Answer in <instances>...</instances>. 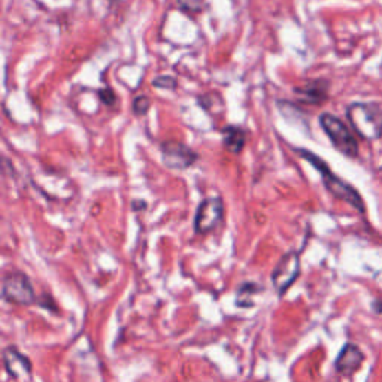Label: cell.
Returning a JSON list of instances; mask_svg holds the SVG:
<instances>
[{
  "label": "cell",
  "mask_w": 382,
  "mask_h": 382,
  "mask_svg": "<svg viewBox=\"0 0 382 382\" xmlns=\"http://www.w3.org/2000/svg\"><path fill=\"white\" fill-rule=\"evenodd\" d=\"M297 153L304 158H306L308 162L312 165L319 173H321L324 185L328 190V193L333 194L336 199L348 203V205H351L354 209H357L359 212H361V214L366 211V206H364V202L359 194V191L355 190L354 187H351L348 182H345L343 180H341V178H337L335 173H332L330 169H328V166L323 162L321 158L314 156L312 153H309V151H304V149H300V151L297 149Z\"/></svg>",
  "instance_id": "cell-1"
},
{
  "label": "cell",
  "mask_w": 382,
  "mask_h": 382,
  "mask_svg": "<svg viewBox=\"0 0 382 382\" xmlns=\"http://www.w3.org/2000/svg\"><path fill=\"white\" fill-rule=\"evenodd\" d=\"M348 120L354 131L366 140L382 136V111L373 103H352L348 111Z\"/></svg>",
  "instance_id": "cell-2"
},
{
  "label": "cell",
  "mask_w": 382,
  "mask_h": 382,
  "mask_svg": "<svg viewBox=\"0 0 382 382\" xmlns=\"http://www.w3.org/2000/svg\"><path fill=\"white\" fill-rule=\"evenodd\" d=\"M319 124H321L326 135L330 139L333 147L346 157H357L359 154V144L355 139L354 133L350 130L346 124L332 114H323L319 117Z\"/></svg>",
  "instance_id": "cell-3"
},
{
  "label": "cell",
  "mask_w": 382,
  "mask_h": 382,
  "mask_svg": "<svg viewBox=\"0 0 382 382\" xmlns=\"http://www.w3.org/2000/svg\"><path fill=\"white\" fill-rule=\"evenodd\" d=\"M2 297L14 305H30L36 300L32 281L25 273H6L2 281Z\"/></svg>",
  "instance_id": "cell-4"
},
{
  "label": "cell",
  "mask_w": 382,
  "mask_h": 382,
  "mask_svg": "<svg viewBox=\"0 0 382 382\" xmlns=\"http://www.w3.org/2000/svg\"><path fill=\"white\" fill-rule=\"evenodd\" d=\"M224 203L221 198H208L202 200L194 217V232L198 235H208L223 221Z\"/></svg>",
  "instance_id": "cell-5"
},
{
  "label": "cell",
  "mask_w": 382,
  "mask_h": 382,
  "mask_svg": "<svg viewBox=\"0 0 382 382\" xmlns=\"http://www.w3.org/2000/svg\"><path fill=\"white\" fill-rule=\"evenodd\" d=\"M162 158L172 171H185L198 162L199 154L180 140H167L162 145Z\"/></svg>",
  "instance_id": "cell-6"
},
{
  "label": "cell",
  "mask_w": 382,
  "mask_h": 382,
  "mask_svg": "<svg viewBox=\"0 0 382 382\" xmlns=\"http://www.w3.org/2000/svg\"><path fill=\"white\" fill-rule=\"evenodd\" d=\"M300 273V260L299 254L291 251L286 255H282V259L275 266L272 272V284L273 288L277 290L278 296H282L295 282Z\"/></svg>",
  "instance_id": "cell-7"
},
{
  "label": "cell",
  "mask_w": 382,
  "mask_h": 382,
  "mask_svg": "<svg viewBox=\"0 0 382 382\" xmlns=\"http://www.w3.org/2000/svg\"><path fill=\"white\" fill-rule=\"evenodd\" d=\"M3 366L8 375L14 379H28L32 375V361L28 355H24L14 345L6 346L2 352Z\"/></svg>",
  "instance_id": "cell-8"
},
{
  "label": "cell",
  "mask_w": 382,
  "mask_h": 382,
  "mask_svg": "<svg viewBox=\"0 0 382 382\" xmlns=\"http://www.w3.org/2000/svg\"><path fill=\"white\" fill-rule=\"evenodd\" d=\"M364 361V354L354 343H345L342 351L337 355L335 361L336 370L345 376H351L352 373L357 372Z\"/></svg>",
  "instance_id": "cell-9"
},
{
  "label": "cell",
  "mask_w": 382,
  "mask_h": 382,
  "mask_svg": "<svg viewBox=\"0 0 382 382\" xmlns=\"http://www.w3.org/2000/svg\"><path fill=\"white\" fill-rule=\"evenodd\" d=\"M296 94L306 103H323L327 99V83L321 81V79L308 83L305 87L296 88Z\"/></svg>",
  "instance_id": "cell-10"
},
{
  "label": "cell",
  "mask_w": 382,
  "mask_h": 382,
  "mask_svg": "<svg viewBox=\"0 0 382 382\" xmlns=\"http://www.w3.org/2000/svg\"><path fill=\"white\" fill-rule=\"evenodd\" d=\"M246 142V131L241 126H226L223 129V144L233 154L241 153Z\"/></svg>",
  "instance_id": "cell-11"
},
{
  "label": "cell",
  "mask_w": 382,
  "mask_h": 382,
  "mask_svg": "<svg viewBox=\"0 0 382 382\" xmlns=\"http://www.w3.org/2000/svg\"><path fill=\"white\" fill-rule=\"evenodd\" d=\"M262 291V287L259 286V284H254V282H245L242 284L241 287H239L237 290V300H236V304L241 306V308H245V304L248 300V308H251L254 305V301L251 300L257 293Z\"/></svg>",
  "instance_id": "cell-12"
},
{
  "label": "cell",
  "mask_w": 382,
  "mask_h": 382,
  "mask_svg": "<svg viewBox=\"0 0 382 382\" xmlns=\"http://www.w3.org/2000/svg\"><path fill=\"white\" fill-rule=\"evenodd\" d=\"M151 102L147 96H138L135 97V100H133V112L138 114V115H145L149 109Z\"/></svg>",
  "instance_id": "cell-13"
},
{
  "label": "cell",
  "mask_w": 382,
  "mask_h": 382,
  "mask_svg": "<svg viewBox=\"0 0 382 382\" xmlns=\"http://www.w3.org/2000/svg\"><path fill=\"white\" fill-rule=\"evenodd\" d=\"M178 5L182 11L190 12V14H196L202 10L203 0H178Z\"/></svg>",
  "instance_id": "cell-14"
},
{
  "label": "cell",
  "mask_w": 382,
  "mask_h": 382,
  "mask_svg": "<svg viewBox=\"0 0 382 382\" xmlns=\"http://www.w3.org/2000/svg\"><path fill=\"white\" fill-rule=\"evenodd\" d=\"M153 84L158 88H169V90H173V88H176L178 85L176 79L173 76H158L154 79Z\"/></svg>",
  "instance_id": "cell-15"
},
{
  "label": "cell",
  "mask_w": 382,
  "mask_h": 382,
  "mask_svg": "<svg viewBox=\"0 0 382 382\" xmlns=\"http://www.w3.org/2000/svg\"><path fill=\"white\" fill-rule=\"evenodd\" d=\"M99 97L105 105H114L115 100H117V96H115L112 88H103V90L99 92Z\"/></svg>",
  "instance_id": "cell-16"
},
{
  "label": "cell",
  "mask_w": 382,
  "mask_h": 382,
  "mask_svg": "<svg viewBox=\"0 0 382 382\" xmlns=\"http://www.w3.org/2000/svg\"><path fill=\"white\" fill-rule=\"evenodd\" d=\"M372 308L375 309V312H378V314H382V301H379V300H376V301H373L372 304Z\"/></svg>",
  "instance_id": "cell-17"
}]
</instances>
